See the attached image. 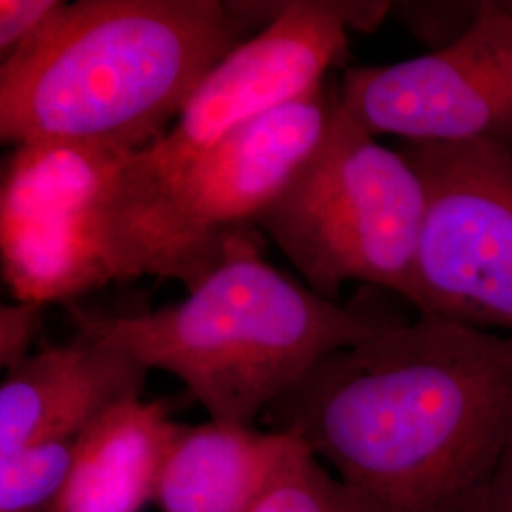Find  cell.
Returning a JSON list of instances; mask_svg holds the SVG:
<instances>
[{
    "label": "cell",
    "instance_id": "11",
    "mask_svg": "<svg viewBox=\"0 0 512 512\" xmlns=\"http://www.w3.org/2000/svg\"><path fill=\"white\" fill-rule=\"evenodd\" d=\"M300 439L209 420L183 425L158 478L162 512H253Z\"/></svg>",
    "mask_w": 512,
    "mask_h": 512
},
{
    "label": "cell",
    "instance_id": "10",
    "mask_svg": "<svg viewBox=\"0 0 512 512\" xmlns=\"http://www.w3.org/2000/svg\"><path fill=\"white\" fill-rule=\"evenodd\" d=\"M148 372L135 355L78 332L29 355L0 385V458L78 439L110 408L143 399Z\"/></svg>",
    "mask_w": 512,
    "mask_h": 512
},
{
    "label": "cell",
    "instance_id": "15",
    "mask_svg": "<svg viewBox=\"0 0 512 512\" xmlns=\"http://www.w3.org/2000/svg\"><path fill=\"white\" fill-rule=\"evenodd\" d=\"M484 2H393L391 12L414 37L437 52L463 37L475 23Z\"/></svg>",
    "mask_w": 512,
    "mask_h": 512
},
{
    "label": "cell",
    "instance_id": "9",
    "mask_svg": "<svg viewBox=\"0 0 512 512\" xmlns=\"http://www.w3.org/2000/svg\"><path fill=\"white\" fill-rule=\"evenodd\" d=\"M338 95L374 137L512 148V2H484L448 48L344 71Z\"/></svg>",
    "mask_w": 512,
    "mask_h": 512
},
{
    "label": "cell",
    "instance_id": "13",
    "mask_svg": "<svg viewBox=\"0 0 512 512\" xmlns=\"http://www.w3.org/2000/svg\"><path fill=\"white\" fill-rule=\"evenodd\" d=\"M253 512L382 511L340 476L330 475L300 439Z\"/></svg>",
    "mask_w": 512,
    "mask_h": 512
},
{
    "label": "cell",
    "instance_id": "5",
    "mask_svg": "<svg viewBox=\"0 0 512 512\" xmlns=\"http://www.w3.org/2000/svg\"><path fill=\"white\" fill-rule=\"evenodd\" d=\"M338 103L327 82L239 129L179 177L124 203L112 215L114 281L143 275L196 289L224 245L247 230L325 137Z\"/></svg>",
    "mask_w": 512,
    "mask_h": 512
},
{
    "label": "cell",
    "instance_id": "3",
    "mask_svg": "<svg viewBox=\"0 0 512 512\" xmlns=\"http://www.w3.org/2000/svg\"><path fill=\"white\" fill-rule=\"evenodd\" d=\"M253 234L230 239L183 302L139 313L74 310L76 332L177 376L211 420L251 425L325 355L408 321L372 298L340 306L294 283L262 258Z\"/></svg>",
    "mask_w": 512,
    "mask_h": 512
},
{
    "label": "cell",
    "instance_id": "4",
    "mask_svg": "<svg viewBox=\"0 0 512 512\" xmlns=\"http://www.w3.org/2000/svg\"><path fill=\"white\" fill-rule=\"evenodd\" d=\"M425 190L399 150L376 141L338 103L319 147L256 220L315 294L348 281L412 300Z\"/></svg>",
    "mask_w": 512,
    "mask_h": 512
},
{
    "label": "cell",
    "instance_id": "2",
    "mask_svg": "<svg viewBox=\"0 0 512 512\" xmlns=\"http://www.w3.org/2000/svg\"><path fill=\"white\" fill-rule=\"evenodd\" d=\"M256 19L253 2L65 4L0 67V137L143 150Z\"/></svg>",
    "mask_w": 512,
    "mask_h": 512
},
{
    "label": "cell",
    "instance_id": "16",
    "mask_svg": "<svg viewBox=\"0 0 512 512\" xmlns=\"http://www.w3.org/2000/svg\"><path fill=\"white\" fill-rule=\"evenodd\" d=\"M67 2L59 0H2L0 2V57L2 63L35 42L61 14Z\"/></svg>",
    "mask_w": 512,
    "mask_h": 512
},
{
    "label": "cell",
    "instance_id": "1",
    "mask_svg": "<svg viewBox=\"0 0 512 512\" xmlns=\"http://www.w3.org/2000/svg\"><path fill=\"white\" fill-rule=\"evenodd\" d=\"M382 512H467L512 421V338L420 313L317 361L264 412Z\"/></svg>",
    "mask_w": 512,
    "mask_h": 512
},
{
    "label": "cell",
    "instance_id": "7",
    "mask_svg": "<svg viewBox=\"0 0 512 512\" xmlns=\"http://www.w3.org/2000/svg\"><path fill=\"white\" fill-rule=\"evenodd\" d=\"M133 152L76 143L10 152L0 181V260L16 302L67 304L114 281L112 209Z\"/></svg>",
    "mask_w": 512,
    "mask_h": 512
},
{
    "label": "cell",
    "instance_id": "12",
    "mask_svg": "<svg viewBox=\"0 0 512 512\" xmlns=\"http://www.w3.org/2000/svg\"><path fill=\"white\" fill-rule=\"evenodd\" d=\"M181 429L160 401L110 408L76 439L73 471L52 512L143 511Z\"/></svg>",
    "mask_w": 512,
    "mask_h": 512
},
{
    "label": "cell",
    "instance_id": "6",
    "mask_svg": "<svg viewBox=\"0 0 512 512\" xmlns=\"http://www.w3.org/2000/svg\"><path fill=\"white\" fill-rule=\"evenodd\" d=\"M275 18L211 69L175 126L129 156L114 211L179 177L188 165L256 120L325 84L348 54V31H374L393 2H274ZM112 211V215H114Z\"/></svg>",
    "mask_w": 512,
    "mask_h": 512
},
{
    "label": "cell",
    "instance_id": "17",
    "mask_svg": "<svg viewBox=\"0 0 512 512\" xmlns=\"http://www.w3.org/2000/svg\"><path fill=\"white\" fill-rule=\"evenodd\" d=\"M42 308L31 302H14L0 308V365L6 370L18 366L31 353L40 329Z\"/></svg>",
    "mask_w": 512,
    "mask_h": 512
},
{
    "label": "cell",
    "instance_id": "14",
    "mask_svg": "<svg viewBox=\"0 0 512 512\" xmlns=\"http://www.w3.org/2000/svg\"><path fill=\"white\" fill-rule=\"evenodd\" d=\"M76 439L0 458V512H52L73 471Z\"/></svg>",
    "mask_w": 512,
    "mask_h": 512
},
{
    "label": "cell",
    "instance_id": "18",
    "mask_svg": "<svg viewBox=\"0 0 512 512\" xmlns=\"http://www.w3.org/2000/svg\"><path fill=\"white\" fill-rule=\"evenodd\" d=\"M467 512H512V421L494 471Z\"/></svg>",
    "mask_w": 512,
    "mask_h": 512
},
{
    "label": "cell",
    "instance_id": "8",
    "mask_svg": "<svg viewBox=\"0 0 512 512\" xmlns=\"http://www.w3.org/2000/svg\"><path fill=\"white\" fill-rule=\"evenodd\" d=\"M397 150L425 190L410 304L512 338V148L403 143Z\"/></svg>",
    "mask_w": 512,
    "mask_h": 512
}]
</instances>
